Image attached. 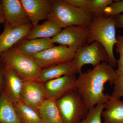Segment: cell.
Returning <instances> with one entry per match:
<instances>
[{"label": "cell", "mask_w": 123, "mask_h": 123, "mask_svg": "<svg viewBox=\"0 0 123 123\" xmlns=\"http://www.w3.org/2000/svg\"><path fill=\"white\" fill-rule=\"evenodd\" d=\"M117 77L116 70L106 62L79 74L77 79V89L89 110L98 104L107 102L110 95L104 93L105 85L109 82L111 85H114Z\"/></svg>", "instance_id": "obj_1"}, {"label": "cell", "mask_w": 123, "mask_h": 123, "mask_svg": "<svg viewBox=\"0 0 123 123\" xmlns=\"http://www.w3.org/2000/svg\"><path fill=\"white\" fill-rule=\"evenodd\" d=\"M97 41L103 46L107 53L108 64L114 68L117 60L114 55L113 49L117 43L116 27L114 16L94 17L88 27L87 44Z\"/></svg>", "instance_id": "obj_2"}, {"label": "cell", "mask_w": 123, "mask_h": 123, "mask_svg": "<svg viewBox=\"0 0 123 123\" xmlns=\"http://www.w3.org/2000/svg\"><path fill=\"white\" fill-rule=\"evenodd\" d=\"M93 17L87 11L69 4L64 0H52L48 20L55 22L63 29L72 26L88 27Z\"/></svg>", "instance_id": "obj_3"}, {"label": "cell", "mask_w": 123, "mask_h": 123, "mask_svg": "<svg viewBox=\"0 0 123 123\" xmlns=\"http://www.w3.org/2000/svg\"><path fill=\"white\" fill-rule=\"evenodd\" d=\"M5 66L12 69L23 80L37 79L42 68L31 56L21 53L13 47L1 55Z\"/></svg>", "instance_id": "obj_4"}, {"label": "cell", "mask_w": 123, "mask_h": 123, "mask_svg": "<svg viewBox=\"0 0 123 123\" xmlns=\"http://www.w3.org/2000/svg\"><path fill=\"white\" fill-rule=\"evenodd\" d=\"M55 104L64 123H78L86 117L89 111L77 89L57 99Z\"/></svg>", "instance_id": "obj_5"}, {"label": "cell", "mask_w": 123, "mask_h": 123, "mask_svg": "<svg viewBox=\"0 0 123 123\" xmlns=\"http://www.w3.org/2000/svg\"><path fill=\"white\" fill-rule=\"evenodd\" d=\"M73 60L79 74L84 65L90 64L94 67L103 62L108 63V59L103 46L95 41L78 49Z\"/></svg>", "instance_id": "obj_6"}, {"label": "cell", "mask_w": 123, "mask_h": 123, "mask_svg": "<svg viewBox=\"0 0 123 123\" xmlns=\"http://www.w3.org/2000/svg\"><path fill=\"white\" fill-rule=\"evenodd\" d=\"M77 50L63 45L54 46L31 57L43 69L71 61Z\"/></svg>", "instance_id": "obj_7"}, {"label": "cell", "mask_w": 123, "mask_h": 123, "mask_svg": "<svg viewBox=\"0 0 123 123\" xmlns=\"http://www.w3.org/2000/svg\"><path fill=\"white\" fill-rule=\"evenodd\" d=\"M44 83L37 79L25 80L20 101L39 113L40 108L48 99Z\"/></svg>", "instance_id": "obj_8"}, {"label": "cell", "mask_w": 123, "mask_h": 123, "mask_svg": "<svg viewBox=\"0 0 123 123\" xmlns=\"http://www.w3.org/2000/svg\"><path fill=\"white\" fill-rule=\"evenodd\" d=\"M88 27L72 26L62 29L52 38L53 43L77 50L87 44Z\"/></svg>", "instance_id": "obj_9"}, {"label": "cell", "mask_w": 123, "mask_h": 123, "mask_svg": "<svg viewBox=\"0 0 123 123\" xmlns=\"http://www.w3.org/2000/svg\"><path fill=\"white\" fill-rule=\"evenodd\" d=\"M5 23L12 28L31 23L21 0H1Z\"/></svg>", "instance_id": "obj_10"}, {"label": "cell", "mask_w": 123, "mask_h": 123, "mask_svg": "<svg viewBox=\"0 0 123 123\" xmlns=\"http://www.w3.org/2000/svg\"><path fill=\"white\" fill-rule=\"evenodd\" d=\"M76 75H65L44 83L48 99L55 101L77 89Z\"/></svg>", "instance_id": "obj_11"}, {"label": "cell", "mask_w": 123, "mask_h": 123, "mask_svg": "<svg viewBox=\"0 0 123 123\" xmlns=\"http://www.w3.org/2000/svg\"><path fill=\"white\" fill-rule=\"evenodd\" d=\"M33 27L42 20H48L52 0H21Z\"/></svg>", "instance_id": "obj_12"}, {"label": "cell", "mask_w": 123, "mask_h": 123, "mask_svg": "<svg viewBox=\"0 0 123 123\" xmlns=\"http://www.w3.org/2000/svg\"><path fill=\"white\" fill-rule=\"evenodd\" d=\"M2 93L13 105L20 101L24 80L12 69L5 66Z\"/></svg>", "instance_id": "obj_13"}, {"label": "cell", "mask_w": 123, "mask_h": 123, "mask_svg": "<svg viewBox=\"0 0 123 123\" xmlns=\"http://www.w3.org/2000/svg\"><path fill=\"white\" fill-rule=\"evenodd\" d=\"M4 24V30L0 34V56L25 37L33 27L31 23L16 28H12L5 22Z\"/></svg>", "instance_id": "obj_14"}, {"label": "cell", "mask_w": 123, "mask_h": 123, "mask_svg": "<svg viewBox=\"0 0 123 123\" xmlns=\"http://www.w3.org/2000/svg\"><path fill=\"white\" fill-rule=\"evenodd\" d=\"M77 74H79V72L72 60L68 62L42 69L37 80L44 83L65 75H76Z\"/></svg>", "instance_id": "obj_15"}, {"label": "cell", "mask_w": 123, "mask_h": 123, "mask_svg": "<svg viewBox=\"0 0 123 123\" xmlns=\"http://www.w3.org/2000/svg\"><path fill=\"white\" fill-rule=\"evenodd\" d=\"M55 46L51 38H36L21 40L14 46L17 50L24 55L31 56Z\"/></svg>", "instance_id": "obj_16"}, {"label": "cell", "mask_w": 123, "mask_h": 123, "mask_svg": "<svg viewBox=\"0 0 123 123\" xmlns=\"http://www.w3.org/2000/svg\"><path fill=\"white\" fill-rule=\"evenodd\" d=\"M103 123H123V101L110 97L104 104Z\"/></svg>", "instance_id": "obj_17"}, {"label": "cell", "mask_w": 123, "mask_h": 123, "mask_svg": "<svg viewBox=\"0 0 123 123\" xmlns=\"http://www.w3.org/2000/svg\"><path fill=\"white\" fill-rule=\"evenodd\" d=\"M62 30L61 27L55 22L48 20L42 24L33 27L24 38L29 39L52 38L57 35Z\"/></svg>", "instance_id": "obj_18"}, {"label": "cell", "mask_w": 123, "mask_h": 123, "mask_svg": "<svg viewBox=\"0 0 123 123\" xmlns=\"http://www.w3.org/2000/svg\"><path fill=\"white\" fill-rule=\"evenodd\" d=\"M0 123H22L14 105L2 93L0 97Z\"/></svg>", "instance_id": "obj_19"}, {"label": "cell", "mask_w": 123, "mask_h": 123, "mask_svg": "<svg viewBox=\"0 0 123 123\" xmlns=\"http://www.w3.org/2000/svg\"><path fill=\"white\" fill-rule=\"evenodd\" d=\"M39 114L43 123H64L60 115L55 101L48 99L40 108Z\"/></svg>", "instance_id": "obj_20"}, {"label": "cell", "mask_w": 123, "mask_h": 123, "mask_svg": "<svg viewBox=\"0 0 123 123\" xmlns=\"http://www.w3.org/2000/svg\"><path fill=\"white\" fill-rule=\"evenodd\" d=\"M14 105L22 123H43L39 114L21 101Z\"/></svg>", "instance_id": "obj_21"}, {"label": "cell", "mask_w": 123, "mask_h": 123, "mask_svg": "<svg viewBox=\"0 0 123 123\" xmlns=\"http://www.w3.org/2000/svg\"><path fill=\"white\" fill-rule=\"evenodd\" d=\"M113 1L112 0H89L86 11L93 17L103 16L105 9Z\"/></svg>", "instance_id": "obj_22"}, {"label": "cell", "mask_w": 123, "mask_h": 123, "mask_svg": "<svg viewBox=\"0 0 123 123\" xmlns=\"http://www.w3.org/2000/svg\"><path fill=\"white\" fill-rule=\"evenodd\" d=\"M104 108V104H98L89 110L86 117L78 123H103L102 114Z\"/></svg>", "instance_id": "obj_23"}, {"label": "cell", "mask_w": 123, "mask_h": 123, "mask_svg": "<svg viewBox=\"0 0 123 123\" xmlns=\"http://www.w3.org/2000/svg\"><path fill=\"white\" fill-rule=\"evenodd\" d=\"M122 12H123V0L115 1L105 9L103 16L110 17Z\"/></svg>", "instance_id": "obj_24"}, {"label": "cell", "mask_w": 123, "mask_h": 123, "mask_svg": "<svg viewBox=\"0 0 123 123\" xmlns=\"http://www.w3.org/2000/svg\"><path fill=\"white\" fill-rule=\"evenodd\" d=\"M117 40L116 50L120 56L119 59L117 61L118 69L116 70L118 76L123 74V36L119 35L117 37Z\"/></svg>", "instance_id": "obj_25"}, {"label": "cell", "mask_w": 123, "mask_h": 123, "mask_svg": "<svg viewBox=\"0 0 123 123\" xmlns=\"http://www.w3.org/2000/svg\"><path fill=\"white\" fill-rule=\"evenodd\" d=\"M114 85V90L110 97L120 99V98L123 97V74L117 76Z\"/></svg>", "instance_id": "obj_26"}, {"label": "cell", "mask_w": 123, "mask_h": 123, "mask_svg": "<svg viewBox=\"0 0 123 123\" xmlns=\"http://www.w3.org/2000/svg\"><path fill=\"white\" fill-rule=\"evenodd\" d=\"M73 6L86 11L89 0H64Z\"/></svg>", "instance_id": "obj_27"}, {"label": "cell", "mask_w": 123, "mask_h": 123, "mask_svg": "<svg viewBox=\"0 0 123 123\" xmlns=\"http://www.w3.org/2000/svg\"><path fill=\"white\" fill-rule=\"evenodd\" d=\"M5 65L0 58V97L2 93L4 82V70Z\"/></svg>", "instance_id": "obj_28"}, {"label": "cell", "mask_w": 123, "mask_h": 123, "mask_svg": "<svg viewBox=\"0 0 123 123\" xmlns=\"http://www.w3.org/2000/svg\"><path fill=\"white\" fill-rule=\"evenodd\" d=\"M116 28H123V14H119L114 15Z\"/></svg>", "instance_id": "obj_29"}, {"label": "cell", "mask_w": 123, "mask_h": 123, "mask_svg": "<svg viewBox=\"0 0 123 123\" xmlns=\"http://www.w3.org/2000/svg\"><path fill=\"white\" fill-rule=\"evenodd\" d=\"M4 12H3V7L1 0H0V24L3 23L5 22L4 18L3 17Z\"/></svg>", "instance_id": "obj_30"}]
</instances>
